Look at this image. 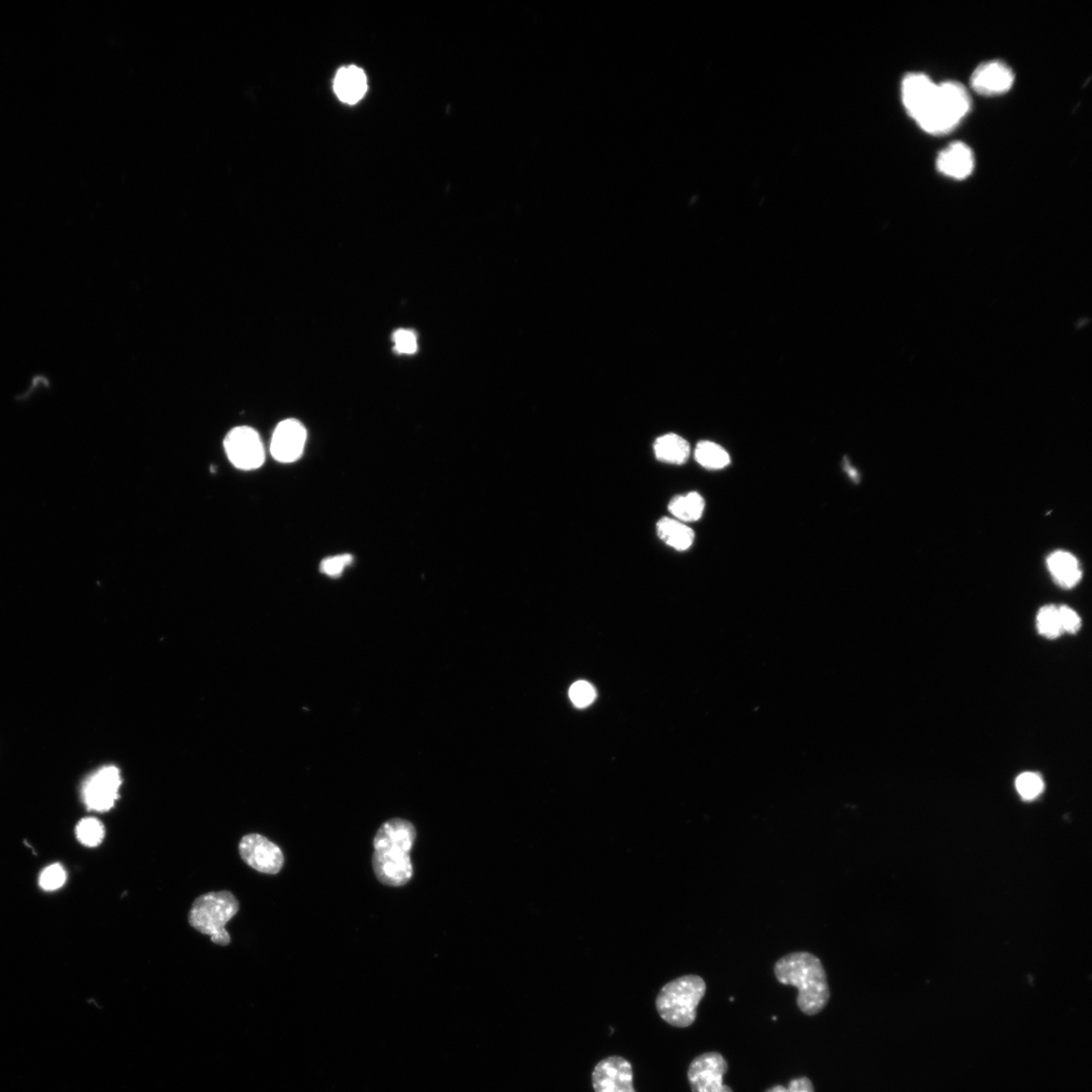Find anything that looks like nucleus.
I'll list each match as a JSON object with an SVG mask.
<instances>
[{
    "instance_id": "obj_1",
    "label": "nucleus",
    "mask_w": 1092,
    "mask_h": 1092,
    "mask_svg": "<svg viewBox=\"0 0 1092 1092\" xmlns=\"http://www.w3.org/2000/svg\"><path fill=\"white\" fill-rule=\"evenodd\" d=\"M416 840V830L411 822L395 818L378 831L375 841L373 866L378 882L400 887L413 877V864L410 852Z\"/></svg>"
},
{
    "instance_id": "obj_2",
    "label": "nucleus",
    "mask_w": 1092,
    "mask_h": 1092,
    "mask_svg": "<svg viewBox=\"0 0 1092 1092\" xmlns=\"http://www.w3.org/2000/svg\"><path fill=\"white\" fill-rule=\"evenodd\" d=\"M774 973L779 983L798 989V1005L807 1016L824 1011L831 998L827 973L819 958L796 952L779 959Z\"/></svg>"
},
{
    "instance_id": "obj_3",
    "label": "nucleus",
    "mask_w": 1092,
    "mask_h": 1092,
    "mask_svg": "<svg viewBox=\"0 0 1092 1092\" xmlns=\"http://www.w3.org/2000/svg\"><path fill=\"white\" fill-rule=\"evenodd\" d=\"M971 109V98L964 85L946 81L937 85L929 105L915 121L921 130L938 136L952 132Z\"/></svg>"
},
{
    "instance_id": "obj_4",
    "label": "nucleus",
    "mask_w": 1092,
    "mask_h": 1092,
    "mask_svg": "<svg viewBox=\"0 0 1092 1092\" xmlns=\"http://www.w3.org/2000/svg\"><path fill=\"white\" fill-rule=\"evenodd\" d=\"M706 994V983L700 976L685 975L665 984L660 991L656 1005L665 1023L676 1028H688L697 1016V1008Z\"/></svg>"
},
{
    "instance_id": "obj_5",
    "label": "nucleus",
    "mask_w": 1092,
    "mask_h": 1092,
    "mask_svg": "<svg viewBox=\"0 0 1092 1092\" xmlns=\"http://www.w3.org/2000/svg\"><path fill=\"white\" fill-rule=\"evenodd\" d=\"M239 906L229 891L210 892L193 902L189 921L197 932L210 935L212 943L228 946L231 937L226 926L237 915Z\"/></svg>"
},
{
    "instance_id": "obj_6",
    "label": "nucleus",
    "mask_w": 1092,
    "mask_h": 1092,
    "mask_svg": "<svg viewBox=\"0 0 1092 1092\" xmlns=\"http://www.w3.org/2000/svg\"><path fill=\"white\" fill-rule=\"evenodd\" d=\"M224 448L231 463L239 470L260 469L265 461V450L257 430L248 427L232 429L224 441Z\"/></svg>"
},
{
    "instance_id": "obj_7",
    "label": "nucleus",
    "mask_w": 1092,
    "mask_h": 1092,
    "mask_svg": "<svg viewBox=\"0 0 1092 1092\" xmlns=\"http://www.w3.org/2000/svg\"><path fill=\"white\" fill-rule=\"evenodd\" d=\"M122 784L121 774L113 765L95 771L82 786V799L89 811L106 813L115 806Z\"/></svg>"
},
{
    "instance_id": "obj_8",
    "label": "nucleus",
    "mask_w": 1092,
    "mask_h": 1092,
    "mask_svg": "<svg viewBox=\"0 0 1092 1092\" xmlns=\"http://www.w3.org/2000/svg\"><path fill=\"white\" fill-rule=\"evenodd\" d=\"M729 1071L728 1062L717 1052L704 1053L695 1058L688 1069V1081L693 1092H733L723 1084V1076Z\"/></svg>"
},
{
    "instance_id": "obj_9",
    "label": "nucleus",
    "mask_w": 1092,
    "mask_h": 1092,
    "mask_svg": "<svg viewBox=\"0 0 1092 1092\" xmlns=\"http://www.w3.org/2000/svg\"><path fill=\"white\" fill-rule=\"evenodd\" d=\"M239 852L251 868L264 874H277L285 862L279 847L259 833L245 835Z\"/></svg>"
},
{
    "instance_id": "obj_10",
    "label": "nucleus",
    "mask_w": 1092,
    "mask_h": 1092,
    "mask_svg": "<svg viewBox=\"0 0 1092 1092\" xmlns=\"http://www.w3.org/2000/svg\"><path fill=\"white\" fill-rule=\"evenodd\" d=\"M595 1092H635L630 1063L622 1057H608L596 1066L593 1075Z\"/></svg>"
},
{
    "instance_id": "obj_11",
    "label": "nucleus",
    "mask_w": 1092,
    "mask_h": 1092,
    "mask_svg": "<svg viewBox=\"0 0 1092 1092\" xmlns=\"http://www.w3.org/2000/svg\"><path fill=\"white\" fill-rule=\"evenodd\" d=\"M306 443L307 430L299 420L282 421L277 425L273 435L272 456L278 462H294L303 456Z\"/></svg>"
},
{
    "instance_id": "obj_12",
    "label": "nucleus",
    "mask_w": 1092,
    "mask_h": 1092,
    "mask_svg": "<svg viewBox=\"0 0 1092 1092\" xmlns=\"http://www.w3.org/2000/svg\"><path fill=\"white\" fill-rule=\"evenodd\" d=\"M1015 82L1013 69L1000 60L984 62L971 76V87L985 96L1001 95L1011 91Z\"/></svg>"
},
{
    "instance_id": "obj_13",
    "label": "nucleus",
    "mask_w": 1092,
    "mask_h": 1092,
    "mask_svg": "<svg viewBox=\"0 0 1092 1092\" xmlns=\"http://www.w3.org/2000/svg\"><path fill=\"white\" fill-rule=\"evenodd\" d=\"M935 84L924 74L906 75L901 83V98L909 116L916 121L930 103L935 90Z\"/></svg>"
},
{
    "instance_id": "obj_14",
    "label": "nucleus",
    "mask_w": 1092,
    "mask_h": 1092,
    "mask_svg": "<svg viewBox=\"0 0 1092 1092\" xmlns=\"http://www.w3.org/2000/svg\"><path fill=\"white\" fill-rule=\"evenodd\" d=\"M975 159L971 148L963 142H954L940 152L937 168L942 175L954 179H966L974 170Z\"/></svg>"
},
{
    "instance_id": "obj_15",
    "label": "nucleus",
    "mask_w": 1092,
    "mask_h": 1092,
    "mask_svg": "<svg viewBox=\"0 0 1092 1092\" xmlns=\"http://www.w3.org/2000/svg\"><path fill=\"white\" fill-rule=\"evenodd\" d=\"M333 87L340 101L348 105L358 104L367 91L364 71L353 65L339 69Z\"/></svg>"
},
{
    "instance_id": "obj_16",
    "label": "nucleus",
    "mask_w": 1092,
    "mask_h": 1092,
    "mask_svg": "<svg viewBox=\"0 0 1092 1092\" xmlns=\"http://www.w3.org/2000/svg\"><path fill=\"white\" fill-rule=\"evenodd\" d=\"M1048 569L1056 583L1065 589L1076 586L1083 577L1079 561L1067 551H1055L1047 560Z\"/></svg>"
},
{
    "instance_id": "obj_17",
    "label": "nucleus",
    "mask_w": 1092,
    "mask_h": 1092,
    "mask_svg": "<svg viewBox=\"0 0 1092 1092\" xmlns=\"http://www.w3.org/2000/svg\"><path fill=\"white\" fill-rule=\"evenodd\" d=\"M657 531L665 545L677 550L690 548L695 540L694 531L684 523L676 519L662 518L657 524Z\"/></svg>"
},
{
    "instance_id": "obj_18",
    "label": "nucleus",
    "mask_w": 1092,
    "mask_h": 1092,
    "mask_svg": "<svg viewBox=\"0 0 1092 1092\" xmlns=\"http://www.w3.org/2000/svg\"><path fill=\"white\" fill-rule=\"evenodd\" d=\"M657 459L664 462L683 464L690 456V445L683 437L670 433L659 437L654 445Z\"/></svg>"
},
{
    "instance_id": "obj_19",
    "label": "nucleus",
    "mask_w": 1092,
    "mask_h": 1092,
    "mask_svg": "<svg viewBox=\"0 0 1092 1092\" xmlns=\"http://www.w3.org/2000/svg\"><path fill=\"white\" fill-rule=\"evenodd\" d=\"M704 499L697 492L677 496L669 504L671 514L679 521L684 522L699 520L704 512Z\"/></svg>"
},
{
    "instance_id": "obj_20",
    "label": "nucleus",
    "mask_w": 1092,
    "mask_h": 1092,
    "mask_svg": "<svg viewBox=\"0 0 1092 1092\" xmlns=\"http://www.w3.org/2000/svg\"><path fill=\"white\" fill-rule=\"evenodd\" d=\"M695 459L709 470H720L731 463L729 452L712 442L699 443L695 450Z\"/></svg>"
},
{
    "instance_id": "obj_21",
    "label": "nucleus",
    "mask_w": 1092,
    "mask_h": 1092,
    "mask_svg": "<svg viewBox=\"0 0 1092 1092\" xmlns=\"http://www.w3.org/2000/svg\"><path fill=\"white\" fill-rule=\"evenodd\" d=\"M105 835L104 825L94 817L81 819L76 827L77 839L85 847H98L103 843Z\"/></svg>"
},
{
    "instance_id": "obj_22",
    "label": "nucleus",
    "mask_w": 1092,
    "mask_h": 1092,
    "mask_svg": "<svg viewBox=\"0 0 1092 1092\" xmlns=\"http://www.w3.org/2000/svg\"><path fill=\"white\" fill-rule=\"evenodd\" d=\"M1039 632L1047 638H1057L1063 632L1059 618V609L1054 605L1041 608L1037 616Z\"/></svg>"
},
{
    "instance_id": "obj_23",
    "label": "nucleus",
    "mask_w": 1092,
    "mask_h": 1092,
    "mask_svg": "<svg viewBox=\"0 0 1092 1092\" xmlns=\"http://www.w3.org/2000/svg\"><path fill=\"white\" fill-rule=\"evenodd\" d=\"M1016 787L1020 797L1026 800H1033L1044 790V782L1040 775L1027 772L1017 777Z\"/></svg>"
},
{
    "instance_id": "obj_24",
    "label": "nucleus",
    "mask_w": 1092,
    "mask_h": 1092,
    "mask_svg": "<svg viewBox=\"0 0 1092 1092\" xmlns=\"http://www.w3.org/2000/svg\"><path fill=\"white\" fill-rule=\"evenodd\" d=\"M67 873L60 864H53L42 870L39 884L42 889L55 891L60 889L66 882Z\"/></svg>"
},
{
    "instance_id": "obj_25",
    "label": "nucleus",
    "mask_w": 1092,
    "mask_h": 1092,
    "mask_svg": "<svg viewBox=\"0 0 1092 1092\" xmlns=\"http://www.w3.org/2000/svg\"><path fill=\"white\" fill-rule=\"evenodd\" d=\"M597 697L594 687L586 680H579L570 689V698L575 706L585 708L591 705Z\"/></svg>"
},
{
    "instance_id": "obj_26",
    "label": "nucleus",
    "mask_w": 1092,
    "mask_h": 1092,
    "mask_svg": "<svg viewBox=\"0 0 1092 1092\" xmlns=\"http://www.w3.org/2000/svg\"><path fill=\"white\" fill-rule=\"evenodd\" d=\"M352 561V556L344 553V555H339L324 560L321 563L320 569L323 574L336 578L342 576L346 567L351 564Z\"/></svg>"
},
{
    "instance_id": "obj_27",
    "label": "nucleus",
    "mask_w": 1092,
    "mask_h": 1092,
    "mask_svg": "<svg viewBox=\"0 0 1092 1092\" xmlns=\"http://www.w3.org/2000/svg\"><path fill=\"white\" fill-rule=\"evenodd\" d=\"M395 348L402 354H413L417 350V338L412 331L398 330L394 335Z\"/></svg>"
},
{
    "instance_id": "obj_28",
    "label": "nucleus",
    "mask_w": 1092,
    "mask_h": 1092,
    "mask_svg": "<svg viewBox=\"0 0 1092 1092\" xmlns=\"http://www.w3.org/2000/svg\"><path fill=\"white\" fill-rule=\"evenodd\" d=\"M1059 609V618L1063 632L1076 633L1082 627V620L1073 609L1068 606H1061Z\"/></svg>"
},
{
    "instance_id": "obj_29",
    "label": "nucleus",
    "mask_w": 1092,
    "mask_h": 1092,
    "mask_svg": "<svg viewBox=\"0 0 1092 1092\" xmlns=\"http://www.w3.org/2000/svg\"><path fill=\"white\" fill-rule=\"evenodd\" d=\"M765 1092H815V1087L810 1079L800 1077V1079L791 1081L788 1087L776 1085Z\"/></svg>"
}]
</instances>
